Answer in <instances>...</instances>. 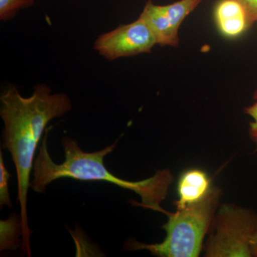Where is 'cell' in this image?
Wrapping results in <instances>:
<instances>
[{
	"label": "cell",
	"instance_id": "5b68a950",
	"mask_svg": "<svg viewBox=\"0 0 257 257\" xmlns=\"http://www.w3.org/2000/svg\"><path fill=\"white\" fill-rule=\"evenodd\" d=\"M156 39L150 28L141 18L128 24L101 34L94 42L93 48L108 61L133 57L150 53Z\"/></svg>",
	"mask_w": 257,
	"mask_h": 257
},
{
	"label": "cell",
	"instance_id": "8fae6325",
	"mask_svg": "<svg viewBox=\"0 0 257 257\" xmlns=\"http://www.w3.org/2000/svg\"><path fill=\"white\" fill-rule=\"evenodd\" d=\"M11 175L7 170L3 158V151L0 150V207H13L9 192V181Z\"/></svg>",
	"mask_w": 257,
	"mask_h": 257
},
{
	"label": "cell",
	"instance_id": "8992f818",
	"mask_svg": "<svg viewBox=\"0 0 257 257\" xmlns=\"http://www.w3.org/2000/svg\"><path fill=\"white\" fill-rule=\"evenodd\" d=\"M140 18L151 30L157 45L161 47H179V28L169 5H157L152 0H147Z\"/></svg>",
	"mask_w": 257,
	"mask_h": 257
},
{
	"label": "cell",
	"instance_id": "5bb4252c",
	"mask_svg": "<svg viewBox=\"0 0 257 257\" xmlns=\"http://www.w3.org/2000/svg\"><path fill=\"white\" fill-rule=\"evenodd\" d=\"M251 252L252 256H257V233L251 241Z\"/></svg>",
	"mask_w": 257,
	"mask_h": 257
},
{
	"label": "cell",
	"instance_id": "6da1fadb",
	"mask_svg": "<svg viewBox=\"0 0 257 257\" xmlns=\"http://www.w3.org/2000/svg\"><path fill=\"white\" fill-rule=\"evenodd\" d=\"M72 109V100L67 94L54 93L44 83L37 84L32 95L27 97L11 84L0 95V116L3 121L2 148L10 152L16 169L23 228L20 248L28 256H31L32 235L28 224V190L37 147L49 123Z\"/></svg>",
	"mask_w": 257,
	"mask_h": 257
},
{
	"label": "cell",
	"instance_id": "9c48e42d",
	"mask_svg": "<svg viewBox=\"0 0 257 257\" xmlns=\"http://www.w3.org/2000/svg\"><path fill=\"white\" fill-rule=\"evenodd\" d=\"M0 250L16 249L20 245V236L23 237V228L20 215L13 214L9 219L0 221Z\"/></svg>",
	"mask_w": 257,
	"mask_h": 257
},
{
	"label": "cell",
	"instance_id": "4fadbf2b",
	"mask_svg": "<svg viewBox=\"0 0 257 257\" xmlns=\"http://www.w3.org/2000/svg\"><path fill=\"white\" fill-rule=\"evenodd\" d=\"M251 25L257 24V0H239Z\"/></svg>",
	"mask_w": 257,
	"mask_h": 257
},
{
	"label": "cell",
	"instance_id": "ba28073f",
	"mask_svg": "<svg viewBox=\"0 0 257 257\" xmlns=\"http://www.w3.org/2000/svg\"><path fill=\"white\" fill-rule=\"evenodd\" d=\"M210 190V180L205 172L197 169L184 172L178 183L177 210L202 200Z\"/></svg>",
	"mask_w": 257,
	"mask_h": 257
},
{
	"label": "cell",
	"instance_id": "7a4b0ae2",
	"mask_svg": "<svg viewBox=\"0 0 257 257\" xmlns=\"http://www.w3.org/2000/svg\"><path fill=\"white\" fill-rule=\"evenodd\" d=\"M47 133L48 130L42 139L32 169L30 188L35 192L45 193L49 184L62 178L108 182L138 194L142 199L140 205L144 208L165 214L167 211L162 209L161 203L167 197L172 183V176L170 171H157L152 177L138 182L125 180L113 175L104 165V158L113 152L117 141L99 151L90 152L84 151L77 140L68 136L64 137L61 141L64 161L57 164L49 153Z\"/></svg>",
	"mask_w": 257,
	"mask_h": 257
},
{
	"label": "cell",
	"instance_id": "3957f363",
	"mask_svg": "<svg viewBox=\"0 0 257 257\" xmlns=\"http://www.w3.org/2000/svg\"><path fill=\"white\" fill-rule=\"evenodd\" d=\"M219 191L211 189L197 203L165 214L168 221L163 226L167 236L162 243L145 244L132 243L133 249H145L153 255L165 257H195L202 249L203 239L219 199Z\"/></svg>",
	"mask_w": 257,
	"mask_h": 257
},
{
	"label": "cell",
	"instance_id": "52a82bcc",
	"mask_svg": "<svg viewBox=\"0 0 257 257\" xmlns=\"http://www.w3.org/2000/svg\"><path fill=\"white\" fill-rule=\"evenodd\" d=\"M214 16L218 30L227 38L239 37L252 25L239 0H219Z\"/></svg>",
	"mask_w": 257,
	"mask_h": 257
},
{
	"label": "cell",
	"instance_id": "277c9868",
	"mask_svg": "<svg viewBox=\"0 0 257 257\" xmlns=\"http://www.w3.org/2000/svg\"><path fill=\"white\" fill-rule=\"evenodd\" d=\"M214 231L206 246V256H252L251 241L257 233V216L251 211L224 205Z\"/></svg>",
	"mask_w": 257,
	"mask_h": 257
},
{
	"label": "cell",
	"instance_id": "7c38bea8",
	"mask_svg": "<svg viewBox=\"0 0 257 257\" xmlns=\"http://www.w3.org/2000/svg\"><path fill=\"white\" fill-rule=\"evenodd\" d=\"M253 99H254V102L245 109V113L252 118V121L249 124L248 133H249L250 138L257 145V89L253 94Z\"/></svg>",
	"mask_w": 257,
	"mask_h": 257
},
{
	"label": "cell",
	"instance_id": "30bf717a",
	"mask_svg": "<svg viewBox=\"0 0 257 257\" xmlns=\"http://www.w3.org/2000/svg\"><path fill=\"white\" fill-rule=\"evenodd\" d=\"M35 3V0H0V20L10 21L20 10L31 8Z\"/></svg>",
	"mask_w": 257,
	"mask_h": 257
}]
</instances>
